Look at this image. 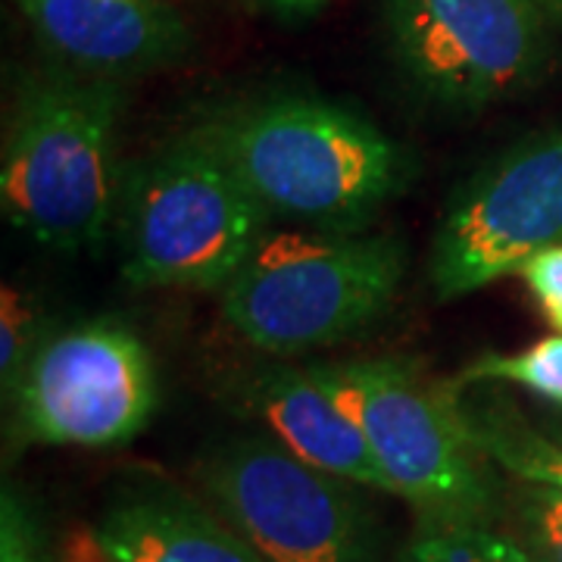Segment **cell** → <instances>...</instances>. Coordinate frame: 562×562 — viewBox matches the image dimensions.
I'll return each mask as SVG.
<instances>
[{
	"label": "cell",
	"mask_w": 562,
	"mask_h": 562,
	"mask_svg": "<svg viewBox=\"0 0 562 562\" xmlns=\"http://www.w3.org/2000/svg\"><path fill=\"white\" fill-rule=\"evenodd\" d=\"M562 244V125L509 147L465 181L435 232L428 281L460 301Z\"/></svg>",
	"instance_id": "9"
},
{
	"label": "cell",
	"mask_w": 562,
	"mask_h": 562,
	"mask_svg": "<svg viewBox=\"0 0 562 562\" xmlns=\"http://www.w3.org/2000/svg\"><path fill=\"white\" fill-rule=\"evenodd\" d=\"M519 279L525 281L531 301L538 303L543 319L553 325V331H562V244L525 262Z\"/></svg>",
	"instance_id": "19"
},
{
	"label": "cell",
	"mask_w": 562,
	"mask_h": 562,
	"mask_svg": "<svg viewBox=\"0 0 562 562\" xmlns=\"http://www.w3.org/2000/svg\"><path fill=\"white\" fill-rule=\"evenodd\" d=\"M547 20L553 22V29H562V0H535Z\"/></svg>",
	"instance_id": "22"
},
{
	"label": "cell",
	"mask_w": 562,
	"mask_h": 562,
	"mask_svg": "<svg viewBox=\"0 0 562 562\" xmlns=\"http://www.w3.org/2000/svg\"><path fill=\"white\" fill-rule=\"evenodd\" d=\"M194 475L210 506L266 562H379V525L357 484L269 435L213 443Z\"/></svg>",
	"instance_id": "6"
},
{
	"label": "cell",
	"mask_w": 562,
	"mask_h": 562,
	"mask_svg": "<svg viewBox=\"0 0 562 562\" xmlns=\"http://www.w3.org/2000/svg\"><path fill=\"white\" fill-rule=\"evenodd\" d=\"M272 220L350 232L391 201L409 162L366 113L319 94H272L194 128Z\"/></svg>",
	"instance_id": "1"
},
{
	"label": "cell",
	"mask_w": 562,
	"mask_h": 562,
	"mask_svg": "<svg viewBox=\"0 0 562 562\" xmlns=\"http://www.w3.org/2000/svg\"><path fill=\"white\" fill-rule=\"evenodd\" d=\"M519 528L525 550L535 562H562V494L522 484Z\"/></svg>",
	"instance_id": "17"
},
{
	"label": "cell",
	"mask_w": 562,
	"mask_h": 562,
	"mask_svg": "<svg viewBox=\"0 0 562 562\" xmlns=\"http://www.w3.org/2000/svg\"><path fill=\"white\" fill-rule=\"evenodd\" d=\"M269 3H276L284 13H313L316 7H322V0H269Z\"/></svg>",
	"instance_id": "21"
},
{
	"label": "cell",
	"mask_w": 562,
	"mask_h": 562,
	"mask_svg": "<svg viewBox=\"0 0 562 562\" xmlns=\"http://www.w3.org/2000/svg\"><path fill=\"white\" fill-rule=\"evenodd\" d=\"M241 401L266 435L303 462L357 487L391 494L357 422L335 401L316 366H272L254 372L241 384Z\"/></svg>",
	"instance_id": "11"
},
{
	"label": "cell",
	"mask_w": 562,
	"mask_h": 562,
	"mask_svg": "<svg viewBox=\"0 0 562 562\" xmlns=\"http://www.w3.org/2000/svg\"><path fill=\"white\" fill-rule=\"evenodd\" d=\"M116 562H266L213 506L172 487H135L91 525Z\"/></svg>",
	"instance_id": "12"
},
{
	"label": "cell",
	"mask_w": 562,
	"mask_h": 562,
	"mask_svg": "<svg viewBox=\"0 0 562 562\" xmlns=\"http://www.w3.org/2000/svg\"><path fill=\"white\" fill-rule=\"evenodd\" d=\"M41 47L91 79H135L176 66L191 29L169 0H13Z\"/></svg>",
	"instance_id": "10"
},
{
	"label": "cell",
	"mask_w": 562,
	"mask_h": 562,
	"mask_svg": "<svg viewBox=\"0 0 562 562\" xmlns=\"http://www.w3.org/2000/svg\"><path fill=\"white\" fill-rule=\"evenodd\" d=\"M269 222L220 154L188 132L122 169L113 216L122 276L135 288L222 294Z\"/></svg>",
	"instance_id": "3"
},
{
	"label": "cell",
	"mask_w": 562,
	"mask_h": 562,
	"mask_svg": "<svg viewBox=\"0 0 562 562\" xmlns=\"http://www.w3.org/2000/svg\"><path fill=\"white\" fill-rule=\"evenodd\" d=\"M475 384H513L562 409V331H553L516 353H482L462 369L450 387L462 391Z\"/></svg>",
	"instance_id": "15"
},
{
	"label": "cell",
	"mask_w": 562,
	"mask_h": 562,
	"mask_svg": "<svg viewBox=\"0 0 562 562\" xmlns=\"http://www.w3.org/2000/svg\"><path fill=\"white\" fill-rule=\"evenodd\" d=\"M550 32L535 0H387V41L403 76L453 110L531 88L550 66Z\"/></svg>",
	"instance_id": "8"
},
{
	"label": "cell",
	"mask_w": 562,
	"mask_h": 562,
	"mask_svg": "<svg viewBox=\"0 0 562 562\" xmlns=\"http://www.w3.org/2000/svg\"><path fill=\"white\" fill-rule=\"evenodd\" d=\"M47 338L50 325L38 297L29 288L7 281L0 291V384L7 397Z\"/></svg>",
	"instance_id": "16"
},
{
	"label": "cell",
	"mask_w": 562,
	"mask_h": 562,
	"mask_svg": "<svg viewBox=\"0 0 562 562\" xmlns=\"http://www.w3.org/2000/svg\"><path fill=\"white\" fill-rule=\"evenodd\" d=\"M403 262L401 241L387 235L266 232L220 294L222 319L272 357L331 347L382 319Z\"/></svg>",
	"instance_id": "4"
},
{
	"label": "cell",
	"mask_w": 562,
	"mask_h": 562,
	"mask_svg": "<svg viewBox=\"0 0 562 562\" xmlns=\"http://www.w3.org/2000/svg\"><path fill=\"white\" fill-rule=\"evenodd\" d=\"M57 562H116L103 543L98 541L94 528L91 525H81V528H72L60 543V553H57Z\"/></svg>",
	"instance_id": "20"
},
{
	"label": "cell",
	"mask_w": 562,
	"mask_h": 562,
	"mask_svg": "<svg viewBox=\"0 0 562 562\" xmlns=\"http://www.w3.org/2000/svg\"><path fill=\"white\" fill-rule=\"evenodd\" d=\"M462 413L475 443L497 469L519 479V484H535L562 494L560 438H547L541 431L528 428L525 422L494 409H472L462 403Z\"/></svg>",
	"instance_id": "13"
},
{
	"label": "cell",
	"mask_w": 562,
	"mask_h": 562,
	"mask_svg": "<svg viewBox=\"0 0 562 562\" xmlns=\"http://www.w3.org/2000/svg\"><path fill=\"white\" fill-rule=\"evenodd\" d=\"M335 401L357 422L394 497L419 519H494V462L475 443L460 391L428 382L397 357L316 366Z\"/></svg>",
	"instance_id": "5"
},
{
	"label": "cell",
	"mask_w": 562,
	"mask_h": 562,
	"mask_svg": "<svg viewBox=\"0 0 562 562\" xmlns=\"http://www.w3.org/2000/svg\"><path fill=\"white\" fill-rule=\"evenodd\" d=\"M0 562H50L38 509L13 487H3L0 497Z\"/></svg>",
	"instance_id": "18"
},
{
	"label": "cell",
	"mask_w": 562,
	"mask_h": 562,
	"mask_svg": "<svg viewBox=\"0 0 562 562\" xmlns=\"http://www.w3.org/2000/svg\"><path fill=\"white\" fill-rule=\"evenodd\" d=\"M120 81L72 69L22 85L0 157V206L50 250H98L116 216Z\"/></svg>",
	"instance_id": "2"
},
{
	"label": "cell",
	"mask_w": 562,
	"mask_h": 562,
	"mask_svg": "<svg viewBox=\"0 0 562 562\" xmlns=\"http://www.w3.org/2000/svg\"><path fill=\"white\" fill-rule=\"evenodd\" d=\"M10 397L20 441L110 450L150 425L160 382L147 344L125 322L91 319L50 331Z\"/></svg>",
	"instance_id": "7"
},
{
	"label": "cell",
	"mask_w": 562,
	"mask_h": 562,
	"mask_svg": "<svg viewBox=\"0 0 562 562\" xmlns=\"http://www.w3.org/2000/svg\"><path fill=\"white\" fill-rule=\"evenodd\" d=\"M401 562H535L525 543L494 519L435 522L419 519L416 535L403 547Z\"/></svg>",
	"instance_id": "14"
}]
</instances>
